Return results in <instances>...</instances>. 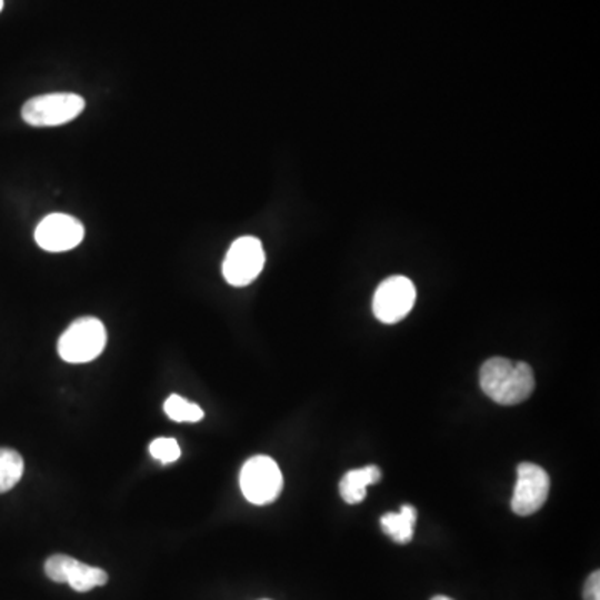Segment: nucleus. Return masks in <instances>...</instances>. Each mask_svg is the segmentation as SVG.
Here are the masks:
<instances>
[{
    "label": "nucleus",
    "instance_id": "f257e3e1",
    "mask_svg": "<svg viewBox=\"0 0 600 600\" xmlns=\"http://www.w3.org/2000/svg\"><path fill=\"white\" fill-rule=\"evenodd\" d=\"M483 393L500 406H516L532 396L536 377L526 362H513L506 357H492L480 367Z\"/></svg>",
    "mask_w": 600,
    "mask_h": 600
},
{
    "label": "nucleus",
    "instance_id": "f03ea898",
    "mask_svg": "<svg viewBox=\"0 0 600 600\" xmlns=\"http://www.w3.org/2000/svg\"><path fill=\"white\" fill-rule=\"evenodd\" d=\"M107 343V330L96 317L73 320L60 336L57 349L62 360L69 363L92 362L102 353Z\"/></svg>",
    "mask_w": 600,
    "mask_h": 600
},
{
    "label": "nucleus",
    "instance_id": "7ed1b4c3",
    "mask_svg": "<svg viewBox=\"0 0 600 600\" xmlns=\"http://www.w3.org/2000/svg\"><path fill=\"white\" fill-rule=\"evenodd\" d=\"M283 477L276 460L256 456L243 463L240 470V489L253 506H267L282 492Z\"/></svg>",
    "mask_w": 600,
    "mask_h": 600
},
{
    "label": "nucleus",
    "instance_id": "20e7f679",
    "mask_svg": "<svg viewBox=\"0 0 600 600\" xmlns=\"http://www.w3.org/2000/svg\"><path fill=\"white\" fill-rule=\"evenodd\" d=\"M86 109V100L77 93H46L27 100L22 119L33 127H56L70 122Z\"/></svg>",
    "mask_w": 600,
    "mask_h": 600
},
{
    "label": "nucleus",
    "instance_id": "39448f33",
    "mask_svg": "<svg viewBox=\"0 0 600 600\" xmlns=\"http://www.w3.org/2000/svg\"><path fill=\"white\" fill-rule=\"evenodd\" d=\"M263 263L266 252L262 242L252 236L239 237L223 259V277L230 286L246 287L260 276Z\"/></svg>",
    "mask_w": 600,
    "mask_h": 600
},
{
    "label": "nucleus",
    "instance_id": "423d86ee",
    "mask_svg": "<svg viewBox=\"0 0 600 600\" xmlns=\"http://www.w3.org/2000/svg\"><path fill=\"white\" fill-rule=\"evenodd\" d=\"M416 286L403 276H392L377 287L373 296V316L383 323H397L406 319L416 303Z\"/></svg>",
    "mask_w": 600,
    "mask_h": 600
},
{
    "label": "nucleus",
    "instance_id": "0eeeda50",
    "mask_svg": "<svg viewBox=\"0 0 600 600\" xmlns=\"http://www.w3.org/2000/svg\"><path fill=\"white\" fill-rule=\"evenodd\" d=\"M549 490V473L542 467L530 462L520 463L517 467V483L510 502L513 513L520 517L532 516L547 502Z\"/></svg>",
    "mask_w": 600,
    "mask_h": 600
},
{
    "label": "nucleus",
    "instance_id": "6e6552de",
    "mask_svg": "<svg viewBox=\"0 0 600 600\" xmlns=\"http://www.w3.org/2000/svg\"><path fill=\"white\" fill-rule=\"evenodd\" d=\"M46 573L53 582L69 583L76 592H89L96 587L106 586L109 580L106 570L87 566L63 553H56L47 559Z\"/></svg>",
    "mask_w": 600,
    "mask_h": 600
},
{
    "label": "nucleus",
    "instance_id": "1a4fd4ad",
    "mask_svg": "<svg viewBox=\"0 0 600 600\" xmlns=\"http://www.w3.org/2000/svg\"><path fill=\"white\" fill-rule=\"evenodd\" d=\"M86 236L82 222L67 213H50L36 229V242L47 252H66L76 249Z\"/></svg>",
    "mask_w": 600,
    "mask_h": 600
},
{
    "label": "nucleus",
    "instance_id": "9d476101",
    "mask_svg": "<svg viewBox=\"0 0 600 600\" xmlns=\"http://www.w3.org/2000/svg\"><path fill=\"white\" fill-rule=\"evenodd\" d=\"M382 472L377 466L349 470L339 483L340 496L347 503H360L367 496V487L380 482Z\"/></svg>",
    "mask_w": 600,
    "mask_h": 600
},
{
    "label": "nucleus",
    "instance_id": "9b49d317",
    "mask_svg": "<svg viewBox=\"0 0 600 600\" xmlns=\"http://www.w3.org/2000/svg\"><path fill=\"white\" fill-rule=\"evenodd\" d=\"M416 523L417 510L413 506H402L400 512H387L380 517V527H382L383 532L400 546H406L413 539Z\"/></svg>",
    "mask_w": 600,
    "mask_h": 600
},
{
    "label": "nucleus",
    "instance_id": "f8f14e48",
    "mask_svg": "<svg viewBox=\"0 0 600 600\" xmlns=\"http://www.w3.org/2000/svg\"><path fill=\"white\" fill-rule=\"evenodd\" d=\"M23 473V459L17 450L0 449V493L9 492L19 483Z\"/></svg>",
    "mask_w": 600,
    "mask_h": 600
},
{
    "label": "nucleus",
    "instance_id": "ddd939ff",
    "mask_svg": "<svg viewBox=\"0 0 600 600\" xmlns=\"http://www.w3.org/2000/svg\"><path fill=\"white\" fill-rule=\"evenodd\" d=\"M163 410L173 422H199L203 419V410L197 403L189 402L177 393L166 400Z\"/></svg>",
    "mask_w": 600,
    "mask_h": 600
},
{
    "label": "nucleus",
    "instance_id": "4468645a",
    "mask_svg": "<svg viewBox=\"0 0 600 600\" xmlns=\"http://www.w3.org/2000/svg\"><path fill=\"white\" fill-rule=\"evenodd\" d=\"M150 456L153 459L159 460L162 463H172L179 460L180 446L176 439H167V437H159L153 440L149 446Z\"/></svg>",
    "mask_w": 600,
    "mask_h": 600
},
{
    "label": "nucleus",
    "instance_id": "2eb2a0df",
    "mask_svg": "<svg viewBox=\"0 0 600 600\" xmlns=\"http://www.w3.org/2000/svg\"><path fill=\"white\" fill-rule=\"evenodd\" d=\"M583 600H600V572L590 573L583 586Z\"/></svg>",
    "mask_w": 600,
    "mask_h": 600
},
{
    "label": "nucleus",
    "instance_id": "dca6fc26",
    "mask_svg": "<svg viewBox=\"0 0 600 600\" xmlns=\"http://www.w3.org/2000/svg\"><path fill=\"white\" fill-rule=\"evenodd\" d=\"M432 600H452V599H449V597H446V596H437V597H433Z\"/></svg>",
    "mask_w": 600,
    "mask_h": 600
},
{
    "label": "nucleus",
    "instance_id": "f3484780",
    "mask_svg": "<svg viewBox=\"0 0 600 600\" xmlns=\"http://www.w3.org/2000/svg\"><path fill=\"white\" fill-rule=\"evenodd\" d=\"M3 7V0H0V10H2Z\"/></svg>",
    "mask_w": 600,
    "mask_h": 600
},
{
    "label": "nucleus",
    "instance_id": "a211bd4d",
    "mask_svg": "<svg viewBox=\"0 0 600 600\" xmlns=\"http://www.w3.org/2000/svg\"><path fill=\"white\" fill-rule=\"evenodd\" d=\"M263 600H269V599H263Z\"/></svg>",
    "mask_w": 600,
    "mask_h": 600
}]
</instances>
